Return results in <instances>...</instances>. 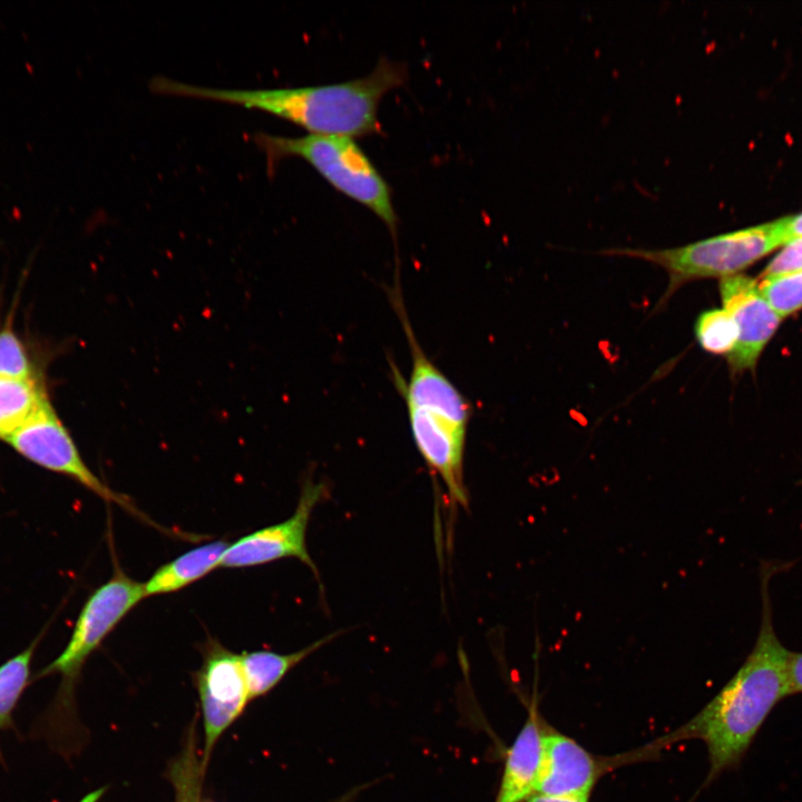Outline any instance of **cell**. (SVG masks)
<instances>
[{
  "label": "cell",
  "instance_id": "15",
  "mask_svg": "<svg viewBox=\"0 0 802 802\" xmlns=\"http://www.w3.org/2000/svg\"><path fill=\"white\" fill-rule=\"evenodd\" d=\"M339 635V632L332 633L294 653L280 654L268 649L242 653L250 700L267 694L292 668Z\"/></svg>",
  "mask_w": 802,
  "mask_h": 802
},
{
  "label": "cell",
  "instance_id": "13",
  "mask_svg": "<svg viewBox=\"0 0 802 802\" xmlns=\"http://www.w3.org/2000/svg\"><path fill=\"white\" fill-rule=\"evenodd\" d=\"M544 723L534 697L522 727L507 750L495 802H527L536 793L542 762Z\"/></svg>",
  "mask_w": 802,
  "mask_h": 802
},
{
  "label": "cell",
  "instance_id": "6",
  "mask_svg": "<svg viewBox=\"0 0 802 802\" xmlns=\"http://www.w3.org/2000/svg\"><path fill=\"white\" fill-rule=\"evenodd\" d=\"M4 441L30 461L68 476L104 500L153 525L130 498L109 488L87 467L49 400Z\"/></svg>",
  "mask_w": 802,
  "mask_h": 802
},
{
  "label": "cell",
  "instance_id": "7",
  "mask_svg": "<svg viewBox=\"0 0 802 802\" xmlns=\"http://www.w3.org/2000/svg\"><path fill=\"white\" fill-rule=\"evenodd\" d=\"M203 662L195 685L204 724L202 765L206 770L213 749L223 733L251 701L241 654L209 638L202 647Z\"/></svg>",
  "mask_w": 802,
  "mask_h": 802
},
{
  "label": "cell",
  "instance_id": "21",
  "mask_svg": "<svg viewBox=\"0 0 802 802\" xmlns=\"http://www.w3.org/2000/svg\"><path fill=\"white\" fill-rule=\"evenodd\" d=\"M802 271V235L788 241L769 262L761 278H773Z\"/></svg>",
  "mask_w": 802,
  "mask_h": 802
},
{
  "label": "cell",
  "instance_id": "24",
  "mask_svg": "<svg viewBox=\"0 0 802 802\" xmlns=\"http://www.w3.org/2000/svg\"><path fill=\"white\" fill-rule=\"evenodd\" d=\"M590 795H545L535 793L527 802H589Z\"/></svg>",
  "mask_w": 802,
  "mask_h": 802
},
{
  "label": "cell",
  "instance_id": "14",
  "mask_svg": "<svg viewBox=\"0 0 802 802\" xmlns=\"http://www.w3.org/2000/svg\"><path fill=\"white\" fill-rule=\"evenodd\" d=\"M228 547L225 540H215L195 547L162 565L144 585L146 597L178 591L202 579L216 568Z\"/></svg>",
  "mask_w": 802,
  "mask_h": 802
},
{
  "label": "cell",
  "instance_id": "20",
  "mask_svg": "<svg viewBox=\"0 0 802 802\" xmlns=\"http://www.w3.org/2000/svg\"><path fill=\"white\" fill-rule=\"evenodd\" d=\"M0 378H35L33 369L23 344L9 329L0 332Z\"/></svg>",
  "mask_w": 802,
  "mask_h": 802
},
{
  "label": "cell",
  "instance_id": "26",
  "mask_svg": "<svg viewBox=\"0 0 802 802\" xmlns=\"http://www.w3.org/2000/svg\"><path fill=\"white\" fill-rule=\"evenodd\" d=\"M376 783V780H373L371 782L362 783L360 785L353 786L344 794L338 796L336 799L330 801V802H353L363 791L371 788L373 784Z\"/></svg>",
  "mask_w": 802,
  "mask_h": 802
},
{
  "label": "cell",
  "instance_id": "10",
  "mask_svg": "<svg viewBox=\"0 0 802 802\" xmlns=\"http://www.w3.org/2000/svg\"><path fill=\"white\" fill-rule=\"evenodd\" d=\"M722 307L736 323L739 338L726 356L733 374L753 370L783 317L760 290L757 280L733 275L720 280Z\"/></svg>",
  "mask_w": 802,
  "mask_h": 802
},
{
  "label": "cell",
  "instance_id": "22",
  "mask_svg": "<svg viewBox=\"0 0 802 802\" xmlns=\"http://www.w3.org/2000/svg\"><path fill=\"white\" fill-rule=\"evenodd\" d=\"M175 789V802H190L202 791V782L190 773L178 772L169 777Z\"/></svg>",
  "mask_w": 802,
  "mask_h": 802
},
{
  "label": "cell",
  "instance_id": "4",
  "mask_svg": "<svg viewBox=\"0 0 802 802\" xmlns=\"http://www.w3.org/2000/svg\"><path fill=\"white\" fill-rule=\"evenodd\" d=\"M254 140L266 154L270 169L284 157L303 158L335 189L370 208L395 235L398 216L391 187L353 137L257 133Z\"/></svg>",
  "mask_w": 802,
  "mask_h": 802
},
{
  "label": "cell",
  "instance_id": "8",
  "mask_svg": "<svg viewBox=\"0 0 802 802\" xmlns=\"http://www.w3.org/2000/svg\"><path fill=\"white\" fill-rule=\"evenodd\" d=\"M326 491L323 482L306 479L292 516L245 535L228 545L219 567L246 568L293 557L305 564L319 577L306 547V530L314 508L325 497Z\"/></svg>",
  "mask_w": 802,
  "mask_h": 802
},
{
  "label": "cell",
  "instance_id": "2",
  "mask_svg": "<svg viewBox=\"0 0 802 802\" xmlns=\"http://www.w3.org/2000/svg\"><path fill=\"white\" fill-rule=\"evenodd\" d=\"M408 78L407 65L381 57L368 75L334 84L271 89H222L163 76L150 80L160 94L219 100L260 109L299 125L310 134L365 136L381 131L379 104Z\"/></svg>",
  "mask_w": 802,
  "mask_h": 802
},
{
  "label": "cell",
  "instance_id": "25",
  "mask_svg": "<svg viewBox=\"0 0 802 802\" xmlns=\"http://www.w3.org/2000/svg\"><path fill=\"white\" fill-rule=\"evenodd\" d=\"M788 241L802 235V212L783 217Z\"/></svg>",
  "mask_w": 802,
  "mask_h": 802
},
{
  "label": "cell",
  "instance_id": "3",
  "mask_svg": "<svg viewBox=\"0 0 802 802\" xmlns=\"http://www.w3.org/2000/svg\"><path fill=\"white\" fill-rule=\"evenodd\" d=\"M788 242L783 217L772 222L718 234L683 246L646 250L612 248L605 255H618L646 261L662 267L667 276L664 304L687 283L740 274L759 260Z\"/></svg>",
  "mask_w": 802,
  "mask_h": 802
},
{
  "label": "cell",
  "instance_id": "12",
  "mask_svg": "<svg viewBox=\"0 0 802 802\" xmlns=\"http://www.w3.org/2000/svg\"><path fill=\"white\" fill-rule=\"evenodd\" d=\"M407 410L419 453L446 485L452 505L468 507L463 478L467 431L426 410L413 407Z\"/></svg>",
  "mask_w": 802,
  "mask_h": 802
},
{
  "label": "cell",
  "instance_id": "17",
  "mask_svg": "<svg viewBox=\"0 0 802 802\" xmlns=\"http://www.w3.org/2000/svg\"><path fill=\"white\" fill-rule=\"evenodd\" d=\"M694 332L700 346L715 355L727 356L739 338L735 321L723 307L702 312L695 321Z\"/></svg>",
  "mask_w": 802,
  "mask_h": 802
},
{
  "label": "cell",
  "instance_id": "5",
  "mask_svg": "<svg viewBox=\"0 0 802 802\" xmlns=\"http://www.w3.org/2000/svg\"><path fill=\"white\" fill-rule=\"evenodd\" d=\"M145 598L144 585L130 578L118 566L113 576L87 599L75 624L71 637L61 654L39 676L60 674L61 689L48 714L50 739L59 735L65 721H72V689L87 658L102 640Z\"/></svg>",
  "mask_w": 802,
  "mask_h": 802
},
{
  "label": "cell",
  "instance_id": "23",
  "mask_svg": "<svg viewBox=\"0 0 802 802\" xmlns=\"http://www.w3.org/2000/svg\"><path fill=\"white\" fill-rule=\"evenodd\" d=\"M789 673L792 695L802 693V653L791 652L789 659Z\"/></svg>",
  "mask_w": 802,
  "mask_h": 802
},
{
  "label": "cell",
  "instance_id": "18",
  "mask_svg": "<svg viewBox=\"0 0 802 802\" xmlns=\"http://www.w3.org/2000/svg\"><path fill=\"white\" fill-rule=\"evenodd\" d=\"M33 654V645L0 666V730L12 723V712L25 691Z\"/></svg>",
  "mask_w": 802,
  "mask_h": 802
},
{
  "label": "cell",
  "instance_id": "19",
  "mask_svg": "<svg viewBox=\"0 0 802 802\" xmlns=\"http://www.w3.org/2000/svg\"><path fill=\"white\" fill-rule=\"evenodd\" d=\"M760 290L784 319L802 309V271L795 274L761 278Z\"/></svg>",
  "mask_w": 802,
  "mask_h": 802
},
{
  "label": "cell",
  "instance_id": "27",
  "mask_svg": "<svg viewBox=\"0 0 802 802\" xmlns=\"http://www.w3.org/2000/svg\"><path fill=\"white\" fill-rule=\"evenodd\" d=\"M190 802H211V801H200V792H199L190 800Z\"/></svg>",
  "mask_w": 802,
  "mask_h": 802
},
{
  "label": "cell",
  "instance_id": "16",
  "mask_svg": "<svg viewBox=\"0 0 802 802\" xmlns=\"http://www.w3.org/2000/svg\"><path fill=\"white\" fill-rule=\"evenodd\" d=\"M47 401L46 391L36 378H0V439L11 436Z\"/></svg>",
  "mask_w": 802,
  "mask_h": 802
},
{
  "label": "cell",
  "instance_id": "9",
  "mask_svg": "<svg viewBox=\"0 0 802 802\" xmlns=\"http://www.w3.org/2000/svg\"><path fill=\"white\" fill-rule=\"evenodd\" d=\"M392 303L411 353V372L408 381L392 366L394 384L407 407L431 412L467 431L472 413L471 403L422 350L405 313L399 286L392 291Z\"/></svg>",
  "mask_w": 802,
  "mask_h": 802
},
{
  "label": "cell",
  "instance_id": "11",
  "mask_svg": "<svg viewBox=\"0 0 802 802\" xmlns=\"http://www.w3.org/2000/svg\"><path fill=\"white\" fill-rule=\"evenodd\" d=\"M542 741L538 794L590 795L604 774L622 766L619 755L597 756L546 722Z\"/></svg>",
  "mask_w": 802,
  "mask_h": 802
},
{
  "label": "cell",
  "instance_id": "1",
  "mask_svg": "<svg viewBox=\"0 0 802 802\" xmlns=\"http://www.w3.org/2000/svg\"><path fill=\"white\" fill-rule=\"evenodd\" d=\"M767 578L762 583V618L751 653L723 688L689 721L640 747L645 757L683 740H701L707 749V785L740 765L773 708L792 695L791 652L780 642L772 620Z\"/></svg>",
  "mask_w": 802,
  "mask_h": 802
}]
</instances>
